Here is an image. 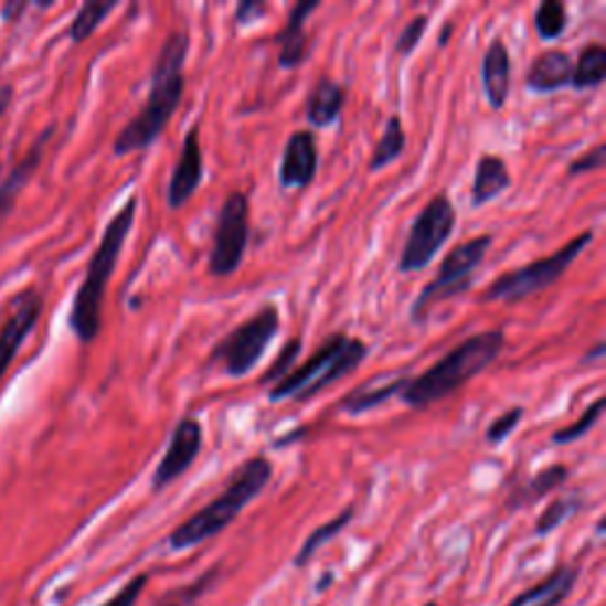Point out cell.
<instances>
[{
    "mask_svg": "<svg viewBox=\"0 0 606 606\" xmlns=\"http://www.w3.org/2000/svg\"><path fill=\"white\" fill-rule=\"evenodd\" d=\"M190 51V39L185 31H171L163 39L152 70V86L142 109L130 119L114 140L111 150L117 157L142 152L152 147L167 130L176 109L183 103L185 93V60Z\"/></svg>",
    "mask_w": 606,
    "mask_h": 606,
    "instance_id": "1",
    "label": "cell"
},
{
    "mask_svg": "<svg viewBox=\"0 0 606 606\" xmlns=\"http://www.w3.org/2000/svg\"><path fill=\"white\" fill-rule=\"evenodd\" d=\"M138 216V194H130L126 204L114 214L105 227L103 240L91 256L84 283H81L72 310H70V330L81 343H93L103 330V306L107 285L124 252V244L134 231Z\"/></svg>",
    "mask_w": 606,
    "mask_h": 606,
    "instance_id": "2",
    "label": "cell"
},
{
    "mask_svg": "<svg viewBox=\"0 0 606 606\" xmlns=\"http://www.w3.org/2000/svg\"><path fill=\"white\" fill-rule=\"evenodd\" d=\"M504 343L507 337L502 330H486L465 339L429 370L411 376V382H407L398 398L407 407H413V411H422V407L448 398L450 393L463 389L469 380L493 365L498 355L504 351Z\"/></svg>",
    "mask_w": 606,
    "mask_h": 606,
    "instance_id": "3",
    "label": "cell"
},
{
    "mask_svg": "<svg viewBox=\"0 0 606 606\" xmlns=\"http://www.w3.org/2000/svg\"><path fill=\"white\" fill-rule=\"evenodd\" d=\"M273 479V463L266 455H256L252 460L242 463L231 483L225 486L219 498L204 504L200 512H194L169 535V547L173 552H185L206 540L223 533L231 523L247 510V507L264 493Z\"/></svg>",
    "mask_w": 606,
    "mask_h": 606,
    "instance_id": "4",
    "label": "cell"
},
{
    "mask_svg": "<svg viewBox=\"0 0 606 606\" xmlns=\"http://www.w3.org/2000/svg\"><path fill=\"white\" fill-rule=\"evenodd\" d=\"M368 353L370 349L363 339L349 337L347 332L330 334L304 365L291 370L280 384H275L268 391V401L270 403L313 401L318 393L334 386L347 374H353L360 365H363Z\"/></svg>",
    "mask_w": 606,
    "mask_h": 606,
    "instance_id": "5",
    "label": "cell"
},
{
    "mask_svg": "<svg viewBox=\"0 0 606 606\" xmlns=\"http://www.w3.org/2000/svg\"><path fill=\"white\" fill-rule=\"evenodd\" d=\"M593 240L595 233L585 231L571 242H566L564 247L556 249L554 254L531 261V264L521 268L507 270L498 280H493V285L486 287V291L481 294V304H519L533 297L538 291L550 289L556 280H562L573 261L593 244Z\"/></svg>",
    "mask_w": 606,
    "mask_h": 606,
    "instance_id": "6",
    "label": "cell"
},
{
    "mask_svg": "<svg viewBox=\"0 0 606 606\" xmlns=\"http://www.w3.org/2000/svg\"><path fill=\"white\" fill-rule=\"evenodd\" d=\"M277 334H280V308L266 304L216 343L209 355V365H221L227 376L242 380L254 372Z\"/></svg>",
    "mask_w": 606,
    "mask_h": 606,
    "instance_id": "7",
    "label": "cell"
},
{
    "mask_svg": "<svg viewBox=\"0 0 606 606\" xmlns=\"http://www.w3.org/2000/svg\"><path fill=\"white\" fill-rule=\"evenodd\" d=\"M490 244H493V237L479 235V237L457 244L450 254H446V258L440 261V268H438L434 280L417 294V299L411 308L413 325H422L424 320H427L429 310L436 304L460 297V294L471 289L474 273L481 268Z\"/></svg>",
    "mask_w": 606,
    "mask_h": 606,
    "instance_id": "8",
    "label": "cell"
},
{
    "mask_svg": "<svg viewBox=\"0 0 606 606\" xmlns=\"http://www.w3.org/2000/svg\"><path fill=\"white\" fill-rule=\"evenodd\" d=\"M457 225V211L448 194H436L427 202L407 233L405 247L398 258L401 273H419L432 266L436 254L446 247Z\"/></svg>",
    "mask_w": 606,
    "mask_h": 606,
    "instance_id": "9",
    "label": "cell"
},
{
    "mask_svg": "<svg viewBox=\"0 0 606 606\" xmlns=\"http://www.w3.org/2000/svg\"><path fill=\"white\" fill-rule=\"evenodd\" d=\"M249 244V196L233 190L223 200L214 233V247L209 254V275L227 277L240 270Z\"/></svg>",
    "mask_w": 606,
    "mask_h": 606,
    "instance_id": "10",
    "label": "cell"
},
{
    "mask_svg": "<svg viewBox=\"0 0 606 606\" xmlns=\"http://www.w3.org/2000/svg\"><path fill=\"white\" fill-rule=\"evenodd\" d=\"M204 446V432L196 417L185 415L180 417L176 429L169 438V446L163 450V457L159 460L155 474H152V490L161 493L163 488L176 483L183 474L196 463Z\"/></svg>",
    "mask_w": 606,
    "mask_h": 606,
    "instance_id": "11",
    "label": "cell"
},
{
    "mask_svg": "<svg viewBox=\"0 0 606 606\" xmlns=\"http://www.w3.org/2000/svg\"><path fill=\"white\" fill-rule=\"evenodd\" d=\"M43 313V297L34 287L14 294L8 304V313L0 325V380H3L14 355L20 353L24 339L34 330Z\"/></svg>",
    "mask_w": 606,
    "mask_h": 606,
    "instance_id": "12",
    "label": "cell"
},
{
    "mask_svg": "<svg viewBox=\"0 0 606 606\" xmlns=\"http://www.w3.org/2000/svg\"><path fill=\"white\" fill-rule=\"evenodd\" d=\"M320 167L318 138L313 130H294L287 138L280 171H277V185L280 190H306L313 183Z\"/></svg>",
    "mask_w": 606,
    "mask_h": 606,
    "instance_id": "13",
    "label": "cell"
},
{
    "mask_svg": "<svg viewBox=\"0 0 606 606\" xmlns=\"http://www.w3.org/2000/svg\"><path fill=\"white\" fill-rule=\"evenodd\" d=\"M202 180H204V157H202V145H200V128L192 126L183 138L180 159L169 180L167 206L171 211L183 209L192 200L194 192L200 190Z\"/></svg>",
    "mask_w": 606,
    "mask_h": 606,
    "instance_id": "14",
    "label": "cell"
},
{
    "mask_svg": "<svg viewBox=\"0 0 606 606\" xmlns=\"http://www.w3.org/2000/svg\"><path fill=\"white\" fill-rule=\"evenodd\" d=\"M318 8H320V0H299V3L291 8L283 31L275 36L277 64H280L283 70H297L306 60L308 55L306 22Z\"/></svg>",
    "mask_w": 606,
    "mask_h": 606,
    "instance_id": "15",
    "label": "cell"
},
{
    "mask_svg": "<svg viewBox=\"0 0 606 606\" xmlns=\"http://www.w3.org/2000/svg\"><path fill=\"white\" fill-rule=\"evenodd\" d=\"M411 382V376L405 372H391V374H376L370 376L365 384L355 386L353 391L347 393V398L341 401V411L347 415H363L374 411V407H380L389 401H393L396 396H401L403 389Z\"/></svg>",
    "mask_w": 606,
    "mask_h": 606,
    "instance_id": "16",
    "label": "cell"
},
{
    "mask_svg": "<svg viewBox=\"0 0 606 606\" xmlns=\"http://www.w3.org/2000/svg\"><path fill=\"white\" fill-rule=\"evenodd\" d=\"M481 84L486 100L493 109H502L512 93V57L502 39H493L486 47L481 64Z\"/></svg>",
    "mask_w": 606,
    "mask_h": 606,
    "instance_id": "17",
    "label": "cell"
},
{
    "mask_svg": "<svg viewBox=\"0 0 606 606\" xmlns=\"http://www.w3.org/2000/svg\"><path fill=\"white\" fill-rule=\"evenodd\" d=\"M573 60L564 51H545L540 53L527 72V88L540 95L556 93L571 86Z\"/></svg>",
    "mask_w": 606,
    "mask_h": 606,
    "instance_id": "18",
    "label": "cell"
},
{
    "mask_svg": "<svg viewBox=\"0 0 606 606\" xmlns=\"http://www.w3.org/2000/svg\"><path fill=\"white\" fill-rule=\"evenodd\" d=\"M578 583L576 566H560L533 587L523 589L507 606H562Z\"/></svg>",
    "mask_w": 606,
    "mask_h": 606,
    "instance_id": "19",
    "label": "cell"
},
{
    "mask_svg": "<svg viewBox=\"0 0 606 606\" xmlns=\"http://www.w3.org/2000/svg\"><path fill=\"white\" fill-rule=\"evenodd\" d=\"M347 105V88L330 76H320L306 100V119L313 128H327L339 121Z\"/></svg>",
    "mask_w": 606,
    "mask_h": 606,
    "instance_id": "20",
    "label": "cell"
},
{
    "mask_svg": "<svg viewBox=\"0 0 606 606\" xmlns=\"http://www.w3.org/2000/svg\"><path fill=\"white\" fill-rule=\"evenodd\" d=\"M512 188V173L498 155H481L471 183V209H481L493 202L504 190Z\"/></svg>",
    "mask_w": 606,
    "mask_h": 606,
    "instance_id": "21",
    "label": "cell"
},
{
    "mask_svg": "<svg viewBox=\"0 0 606 606\" xmlns=\"http://www.w3.org/2000/svg\"><path fill=\"white\" fill-rule=\"evenodd\" d=\"M51 134L53 128L43 130L41 138L34 142V147H31V152H26V157L20 163H14L8 178L0 183V225H3V221L12 214L14 202H18V196L26 188L31 176H34V171L39 169V163L43 159V147L47 140H51Z\"/></svg>",
    "mask_w": 606,
    "mask_h": 606,
    "instance_id": "22",
    "label": "cell"
},
{
    "mask_svg": "<svg viewBox=\"0 0 606 606\" xmlns=\"http://www.w3.org/2000/svg\"><path fill=\"white\" fill-rule=\"evenodd\" d=\"M566 479H568V467L566 465H550L545 469H540L535 477H531L527 483H521L512 490L510 498H507V502H504V507L510 512L527 510V507H533L535 502L547 498L552 490L564 486Z\"/></svg>",
    "mask_w": 606,
    "mask_h": 606,
    "instance_id": "23",
    "label": "cell"
},
{
    "mask_svg": "<svg viewBox=\"0 0 606 606\" xmlns=\"http://www.w3.org/2000/svg\"><path fill=\"white\" fill-rule=\"evenodd\" d=\"M606 78V47L602 43L585 45L578 60L573 62L571 86L576 91L599 88Z\"/></svg>",
    "mask_w": 606,
    "mask_h": 606,
    "instance_id": "24",
    "label": "cell"
},
{
    "mask_svg": "<svg viewBox=\"0 0 606 606\" xmlns=\"http://www.w3.org/2000/svg\"><path fill=\"white\" fill-rule=\"evenodd\" d=\"M405 147H407V136H405L401 114H391V117L384 124L380 142L374 145V152H372L368 169L372 173L384 171L389 163H393L405 152Z\"/></svg>",
    "mask_w": 606,
    "mask_h": 606,
    "instance_id": "25",
    "label": "cell"
},
{
    "mask_svg": "<svg viewBox=\"0 0 606 606\" xmlns=\"http://www.w3.org/2000/svg\"><path fill=\"white\" fill-rule=\"evenodd\" d=\"M353 517H355V507H347V510H343L341 514H337L332 521H327V523H322V527H318L313 533H310L304 540L301 550L297 552V556H294V566H297V568L306 566L310 560H313V554L322 545L330 543V540H334L343 529L349 527V523L353 521Z\"/></svg>",
    "mask_w": 606,
    "mask_h": 606,
    "instance_id": "26",
    "label": "cell"
},
{
    "mask_svg": "<svg viewBox=\"0 0 606 606\" xmlns=\"http://www.w3.org/2000/svg\"><path fill=\"white\" fill-rule=\"evenodd\" d=\"M117 6H119L117 0H107V3H100V0H91V3L81 6L72 26H70L72 43L88 41L95 34V29L107 20V14L111 10H117Z\"/></svg>",
    "mask_w": 606,
    "mask_h": 606,
    "instance_id": "27",
    "label": "cell"
},
{
    "mask_svg": "<svg viewBox=\"0 0 606 606\" xmlns=\"http://www.w3.org/2000/svg\"><path fill=\"white\" fill-rule=\"evenodd\" d=\"M533 24H535L538 36L543 41L562 39L566 26H568L566 6L562 3V0H543L533 14Z\"/></svg>",
    "mask_w": 606,
    "mask_h": 606,
    "instance_id": "28",
    "label": "cell"
},
{
    "mask_svg": "<svg viewBox=\"0 0 606 606\" xmlns=\"http://www.w3.org/2000/svg\"><path fill=\"white\" fill-rule=\"evenodd\" d=\"M581 507H583V500L578 496H568V498H556L552 500L547 507H545V512L538 517L535 521V535L538 538H543L552 531H556L562 527V523H566L571 517H576L581 512Z\"/></svg>",
    "mask_w": 606,
    "mask_h": 606,
    "instance_id": "29",
    "label": "cell"
},
{
    "mask_svg": "<svg viewBox=\"0 0 606 606\" xmlns=\"http://www.w3.org/2000/svg\"><path fill=\"white\" fill-rule=\"evenodd\" d=\"M604 405H606V398H597V401L589 403L587 411L581 415L578 422H573V424H568V427L552 434V444L554 446H568V444H576V440H581L583 436H587V432H593L595 424L599 422Z\"/></svg>",
    "mask_w": 606,
    "mask_h": 606,
    "instance_id": "30",
    "label": "cell"
},
{
    "mask_svg": "<svg viewBox=\"0 0 606 606\" xmlns=\"http://www.w3.org/2000/svg\"><path fill=\"white\" fill-rule=\"evenodd\" d=\"M299 353H301V339H299V337H294V339H289V341L285 343L283 351L277 353V358L273 360L270 368H268L264 374H261L258 384H261V386H268V384L275 386V384H280V382L285 380V376L291 372L294 363H297V360H299ZM273 386H270V389H273Z\"/></svg>",
    "mask_w": 606,
    "mask_h": 606,
    "instance_id": "31",
    "label": "cell"
},
{
    "mask_svg": "<svg viewBox=\"0 0 606 606\" xmlns=\"http://www.w3.org/2000/svg\"><path fill=\"white\" fill-rule=\"evenodd\" d=\"M427 29H429L427 14H417V18H413L411 22H407L405 29L398 34L396 55L398 57H411L417 51V45L422 43L424 34H427Z\"/></svg>",
    "mask_w": 606,
    "mask_h": 606,
    "instance_id": "32",
    "label": "cell"
},
{
    "mask_svg": "<svg viewBox=\"0 0 606 606\" xmlns=\"http://www.w3.org/2000/svg\"><path fill=\"white\" fill-rule=\"evenodd\" d=\"M523 407L517 405L512 407V411H507L502 413L493 424H488V429H486V440L490 446H502L507 438L512 436V432L519 427L521 419H523Z\"/></svg>",
    "mask_w": 606,
    "mask_h": 606,
    "instance_id": "33",
    "label": "cell"
},
{
    "mask_svg": "<svg viewBox=\"0 0 606 606\" xmlns=\"http://www.w3.org/2000/svg\"><path fill=\"white\" fill-rule=\"evenodd\" d=\"M606 163V145H597L593 150L581 155L576 161L568 163L566 173L568 176H583V173H593V171H602Z\"/></svg>",
    "mask_w": 606,
    "mask_h": 606,
    "instance_id": "34",
    "label": "cell"
},
{
    "mask_svg": "<svg viewBox=\"0 0 606 606\" xmlns=\"http://www.w3.org/2000/svg\"><path fill=\"white\" fill-rule=\"evenodd\" d=\"M147 581H150V578H147L145 573H140V576H136V578H130L119 589V593L114 595L109 602H105L103 606H136L138 599H140V595H142V589L147 587Z\"/></svg>",
    "mask_w": 606,
    "mask_h": 606,
    "instance_id": "35",
    "label": "cell"
},
{
    "mask_svg": "<svg viewBox=\"0 0 606 606\" xmlns=\"http://www.w3.org/2000/svg\"><path fill=\"white\" fill-rule=\"evenodd\" d=\"M266 12H268V6L261 3V0H242L235 10V22L240 26H249L258 20H264Z\"/></svg>",
    "mask_w": 606,
    "mask_h": 606,
    "instance_id": "36",
    "label": "cell"
},
{
    "mask_svg": "<svg viewBox=\"0 0 606 606\" xmlns=\"http://www.w3.org/2000/svg\"><path fill=\"white\" fill-rule=\"evenodd\" d=\"M604 355H606V343L599 339L595 347L581 358V363L583 365H593V363H599V360H604Z\"/></svg>",
    "mask_w": 606,
    "mask_h": 606,
    "instance_id": "37",
    "label": "cell"
},
{
    "mask_svg": "<svg viewBox=\"0 0 606 606\" xmlns=\"http://www.w3.org/2000/svg\"><path fill=\"white\" fill-rule=\"evenodd\" d=\"M12 93H14L12 86H0V119H3V114L12 103Z\"/></svg>",
    "mask_w": 606,
    "mask_h": 606,
    "instance_id": "38",
    "label": "cell"
},
{
    "mask_svg": "<svg viewBox=\"0 0 606 606\" xmlns=\"http://www.w3.org/2000/svg\"><path fill=\"white\" fill-rule=\"evenodd\" d=\"M22 10H26V3H18V6H6V8H3V14H6V20H8V22H14V20H18V14H20Z\"/></svg>",
    "mask_w": 606,
    "mask_h": 606,
    "instance_id": "39",
    "label": "cell"
},
{
    "mask_svg": "<svg viewBox=\"0 0 606 606\" xmlns=\"http://www.w3.org/2000/svg\"><path fill=\"white\" fill-rule=\"evenodd\" d=\"M453 29H455V24H453V22H448V24L444 26V31H440V34H438V45H440V47H446V45L450 43V34H453Z\"/></svg>",
    "mask_w": 606,
    "mask_h": 606,
    "instance_id": "40",
    "label": "cell"
},
{
    "mask_svg": "<svg viewBox=\"0 0 606 606\" xmlns=\"http://www.w3.org/2000/svg\"><path fill=\"white\" fill-rule=\"evenodd\" d=\"M188 599H169L163 606H180V604H185Z\"/></svg>",
    "mask_w": 606,
    "mask_h": 606,
    "instance_id": "41",
    "label": "cell"
},
{
    "mask_svg": "<svg viewBox=\"0 0 606 606\" xmlns=\"http://www.w3.org/2000/svg\"><path fill=\"white\" fill-rule=\"evenodd\" d=\"M424 606H438V604H436V602H427Z\"/></svg>",
    "mask_w": 606,
    "mask_h": 606,
    "instance_id": "42",
    "label": "cell"
}]
</instances>
